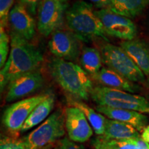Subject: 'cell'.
Listing matches in <instances>:
<instances>
[{"label": "cell", "mask_w": 149, "mask_h": 149, "mask_svg": "<svg viewBox=\"0 0 149 149\" xmlns=\"http://www.w3.org/2000/svg\"><path fill=\"white\" fill-rule=\"evenodd\" d=\"M10 51L6 63L0 71V89L2 93L13 80L37 70L43 60L42 53L29 40L10 31Z\"/></svg>", "instance_id": "1"}, {"label": "cell", "mask_w": 149, "mask_h": 149, "mask_svg": "<svg viewBox=\"0 0 149 149\" xmlns=\"http://www.w3.org/2000/svg\"><path fill=\"white\" fill-rule=\"evenodd\" d=\"M48 68L53 79L74 100L87 101L91 97L93 81L79 65L53 57L48 61Z\"/></svg>", "instance_id": "2"}, {"label": "cell", "mask_w": 149, "mask_h": 149, "mask_svg": "<svg viewBox=\"0 0 149 149\" xmlns=\"http://www.w3.org/2000/svg\"><path fill=\"white\" fill-rule=\"evenodd\" d=\"M65 21L70 31L79 41L86 42L97 38L108 41L103 25L92 4L84 1H75L67 8Z\"/></svg>", "instance_id": "3"}, {"label": "cell", "mask_w": 149, "mask_h": 149, "mask_svg": "<svg viewBox=\"0 0 149 149\" xmlns=\"http://www.w3.org/2000/svg\"><path fill=\"white\" fill-rule=\"evenodd\" d=\"M91 98L98 106L131 110L149 114V101L144 97L105 86H95Z\"/></svg>", "instance_id": "4"}, {"label": "cell", "mask_w": 149, "mask_h": 149, "mask_svg": "<svg viewBox=\"0 0 149 149\" xmlns=\"http://www.w3.org/2000/svg\"><path fill=\"white\" fill-rule=\"evenodd\" d=\"M103 63L107 68L114 70L134 83H144L145 74L128 54L120 46L110 43H104L100 46Z\"/></svg>", "instance_id": "5"}, {"label": "cell", "mask_w": 149, "mask_h": 149, "mask_svg": "<svg viewBox=\"0 0 149 149\" xmlns=\"http://www.w3.org/2000/svg\"><path fill=\"white\" fill-rule=\"evenodd\" d=\"M65 111L57 109L36 129L22 137L27 149H42L65 135Z\"/></svg>", "instance_id": "6"}, {"label": "cell", "mask_w": 149, "mask_h": 149, "mask_svg": "<svg viewBox=\"0 0 149 149\" xmlns=\"http://www.w3.org/2000/svg\"><path fill=\"white\" fill-rule=\"evenodd\" d=\"M50 93H43L24 99L11 104L2 115V124L12 137H18L24 124L38 104L44 101Z\"/></svg>", "instance_id": "7"}, {"label": "cell", "mask_w": 149, "mask_h": 149, "mask_svg": "<svg viewBox=\"0 0 149 149\" xmlns=\"http://www.w3.org/2000/svg\"><path fill=\"white\" fill-rule=\"evenodd\" d=\"M67 5L59 0H42L37 8V28L41 35L48 37L59 29L65 19Z\"/></svg>", "instance_id": "8"}, {"label": "cell", "mask_w": 149, "mask_h": 149, "mask_svg": "<svg viewBox=\"0 0 149 149\" xmlns=\"http://www.w3.org/2000/svg\"><path fill=\"white\" fill-rule=\"evenodd\" d=\"M95 13L100 18L107 35L124 41L135 39L137 26L131 19L115 13L109 8L95 10Z\"/></svg>", "instance_id": "9"}, {"label": "cell", "mask_w": 149, "mask_h": 149, "mask_svg": "<svg viewBox=\"0 0 149 149\" xmlns=\"http://www.w3.org/2000/svg\"><path fill=\"white\" fill-rule=\"evenodd\" d=\"M79 40L71 31L58 29L52 33L48 49L57 58L73 61L79 56Z\"/></svg>", "instance_id": "10"}, {"label": "cell", "mask_w": 149, "mask_h": 149, "mask_svg": "<svg viewBox=\"0 0 149 149\" xmlns=\"http://www.w3.org/2000/svg\"><path fill=\"white\" fill-rule=\"evenodd\" d=\"M44 84V77L37 69L22 74L8 85L5 101L9 103L22 99L40 90Z\"/></svg>", "instance_id": "11"}, {"label": "cell", "mask_w": 149, "mask_h": 149, "mask_svg": "<svg viewBox=\"0 0 149 149\" xmlns=\"http://www.w3.org/2000/svg\"><path fill=\"white\" fill-rule=\"evenodd\" d=\"M65 126L70 140L83 143L92 137L93 129L82 111L70 106L65 109Z\"/></svg>", "instance_id": "12"}, {"label": "cell", "mask_w": 149, "mask_h": 149, "mask_svg": "<svg viewBox=\"0 0 149 149\" xmlns=\"http://www.w3.org/2000/svg\"><path fill=\"white\" fill-rule=\"evenodd\" d=\"M10 31L27 40H31L35 34L36 24L33 15L22 2L11 9L8 17Z\"/></svg>", "instance_id": "13"}, {"label": "cell", "mask_w": 149, "mask_h": 149, "mask_svg": "<svg viewBox=\"0 0 149 149\" xmlns=\"http://www.w3.org/2000/svg\"><path fill=\"white\" fill-rule=\"evenodd\" d=\"M96 110L109 119L130 124L139 132H142L148 126V117L139 112L98 105L96 107Z\"/></svg>", "instance_id": "14"}, {"label": "cell", "mask_w": 149, "mask_h": 149, "mask_svg": "<svg viewBox=\"0 0 149 149\" xmlns=\"http://www.w3.org/2000/svg\"><path fill=\"white\" fill-rule=\"evenodd\" d=\"M102 86L117 89L130 93H135L141 90L137 84L130 81L114 70L107 67H102L97 74L92 77Z\"/></svg>", "instance_id": "15"}, {"label": "cell", "mask_w": 149, "mask_h": 149, "mask_svg": "<svg viewBox=\"0 0 149 149\" xmlns=\"http://www.w3.org/2000/svg\"><path fill=\"white\" fill-rule=\"evenodd\" d=\"M120 47L128 54L146 76H149V44L146 41L134 39L123 41Z\"/></svg>", "instance_id": "16"}, {"label": "cell", "mask_w": 149, "mask_h": 149, "mask_svg": "<svg viewBox=\"0 0 149 149\" xmlns=\"http://www.w3.org/2000/svg\"><path fill=\"white\" fill-rule=\"evenodd\" d=\"M104 137L108 139H137L141 138L139 132L133 126L119 121L107 119Z\"/></svg>", "instance_id": "17"}, {"label": "cell", "mask_w": 149, "mask_h": 149, "mask_svg": "<svg viewBox=\"0 0 149 149\" xmlns=\"http://www.w3.org/2000/svg\"><path fill=\"white\" fill-rule=\"evenodd\" d=\"M55 102V95L53 93H50L48 97L38 104L28 117L21 130L22 133H24L44 122L53 111Z\"/></svg>", "instance_id": "18"}, {"label": "cell", "mask_w": 149, "mask_h": 149, "mask_svg": "<svg viewBox=\"0 0 149 149\" xmlns=\"http://www.w3.org/2000/svg\"><path fill=\"white\" fill-rule=\"evenodd\" d=\"M147 4L146 0H111L107 8L117 15L132 19L139 15Z\"/></svg>", "instance_id": "19"}, {"label": "cell", "mask_w": 149, "mask_h": 149, "mask_svg": "<svg viewBox=\"0 0 149 149\" xmlns=\"http://www.w3.org/2000/svg\"><path fill=\"white\" fill-rule=\"evenodd\" d=\"M79 61L80 66L91 77L100 72L102 68V64H104L100 50L93 47H84Z\"/></svg>", "instance_id": "20"}, {"label": "cell", "mask_w": 149, "mask_h": 149, "mask_svg": "<svg viewBox=\"0 0 149 149\" xmlns=\"http://www.w3.org/2000/svg\"><path fill=\"white\" fill-rule=\"evenodd\" d=\"M69 104L72 107H75L82 111L96 135L98 136L104 135V131H105L106 122L107 120L104 115L97 111H95L94 109L80 100L70 99Z\"/></svg>", "instance_id": "21"}, {"label": "cell", "mask_w": 149, "mask_h": 149, "mask_svg": "<svg viewBox=\"0 0 149 149\" xmlns=\"http://www.w3.org/2000/svg\"><path fill=\"white\" fill-rule=\"evenodd\" d=\"M91 145L95 149H139L136 139H114L97 136L91 140Z\"/></svg>", "instance_id": "22"}, {"label": "cell", "mask_w": 149, "mask_h": 149, "mask_svg": "<svg viewBox=\"0 0 149 149\" xmlns=\"http://www.w3.org/2000/svg\"><path fill=\"white\" fill-rule=\"evenodd\" d=\"M10 37L6 32L5 29L0 27V67L4 66L10 53Z\"/></svg>", "instance_id": "23"}, {"label": "cell", "mask_w": 149, "mask_h": 149, "mask_svg": "<svg viewBox=\"0 0 149 149\" xmlns=\"http://www.w3.org/2000/svg\"><path fill=\"white\" fill-rule=\"evenodd\" d=\"M0 149H27L23 139L18 137L3 136L0 140Z\"/></svg>", "instance_id": "24"}, {"label": "cell", "mask_w": 149, "mask_h": 149, "mask_svg": "<svg viewBox=\"0 0 149 149\" xmlns=\"http://www.w3.org/2000/svg\"><path fill=\"white\" fill-rule=\"evenodd\" d=\"M15 0H0V25L6 29L8 24V17Z\"/></svg>", "instance_id": "25"}, {"label": "cell", "mask_w": 149, "mask_h": 149, "mask_svg": "<svg viewBox=\"0 0 149 149\" xmlns=\"http://www.w3.org/2000/svg\"><path fill=\"white\" fill-rule=\"evenodd\" d=\"M58 149H85L83 145L74 142L68 138H64L57 144Z\"/></svg>", "instance_id": "26"}, {"label": "cell", "mask_w": 149, "mask_h": 149, "mask_svg": "<svg viewBox=\"0 0 149 149\" xmlns=\"http://www.w3.org/2000/svg\"><path fill=\"white\" fill-rule=\"evenodd\" d=\"M41 1L42 0H20V2L25 6L30 13L34 15L36 13V8H38Z\"/></svg>", "instance_id": "27"}, {"label": "cell", "mask_w": 149, "mask_h": 149, "mask_svg": "<svg viewBox=\"0 0 149 149\" xmlns=\"http://www.w3.org/2000/svg\"><path fill=\"white\" fill-rule=\"evenodd\" d=\"M92 4H93L96 8L100 9L107 8L111 3V0H89Z\"/></svg>", "instance_id": "28"}, {"label": "cell", "mask_w": 149, "mask_h": 149, "mask_svg": "<svg viewBox=\"0 0 149 149\" xmlns=\"http://www.w3.org/2000/svg\"><path fill=\"white\" fill-rule=\"evenodd\" d=\"M141 138L142 139V140H144L145 142L149 144V124L147 126H146V128H144V130L141 132Z\"/></svg>", "instance_id": "29"}, {"label": "cell", "mask_w": 149, "mask_h": 149, "mask_svg": "<svg viewBox=\"0 0 149 149\" xmlns=\"http://www.w3.org/2000/svg\"><path fill=\"white\" fill-rule=\"evenodd\" d=\"M137 142L139 146V149H149V144L145 142L144 140H142L141 138H137Z\"/></svg>", "instance_id": "30"}, {"label": "cell", "mask_w": 149, "mask_h": 149, "mask_svg": "<svg viewBox=\"0 0 149 149\" xmlns=\"http://www.w3.org/2000/svg\"><path fill=\"white\" fill-rule=\"evenodd\" d=\"M54 146H53V144H50V145H48V146H46L45 147H44V148H42V149H53Z\"/></svg>", "instance_id": "31"}, {"label": "cell", "mask_w": 149, "mask_h": 149, "mask_svg": "<svg viewBox=\"0 0 149 149\" xmlns=\"http://www.w3.org/2000/svg\"><path fill=\"white\" fill-rule=\"evenodd\" d=\"M59 1H61V2L64 3H66V2H68V1H70V0H59Z\"/></svg>", "instance_id": "32"}, {"label": "cell", "mask_w": 149, "mask_h": 149, "mask_svg": "<svg viewBox=\"0 0 149 149\" xmlns=\"http://www.w3.org/2000/svg\"><path fill=\"white\" fill-rule=\"evenodd\" d=\"M53 149H58V146H56V147H54V148H53Z\"/></svg>", "instance_id": "33"}, {"label": "cell", "mask_w": 149, "mask_h": 149, "mask_svg": "<svg viewBox=\"0 0 149 149\" xmlns=\"http://www.w3.org/2000/svg\"><path fill=\"white\" fill-rule=\"evenodd\" d=\"M148 86H149V76L148 77Z\"/></svg>", "instance_id": "34"}, {"label": "cell", "mask_w": 149, "mask_h": 149, "mask_svg": "<svg viewBox=\"0 0 149 149\" xmlns=\"http://www.w3.org/2000/svg\"><path fill=\"white\" fill-rule=\"evenodd\" d=\"M146 2H147V3H149V0H146Z\"/></svg>", "instance_id": "35"}]
</instances>
